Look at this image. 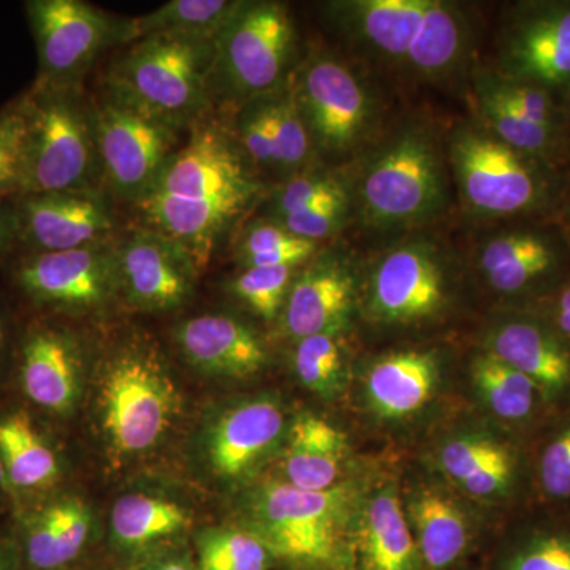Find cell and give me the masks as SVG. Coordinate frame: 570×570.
<instances>
[{"label": "cell", "instance_id": "obj_3", "mask_svg": "<svg viewBox=\"0 0 570 570\" xmlns=\"http://www.w3.org/2000/svg\"><path fill=\"white\" fill-rule=\"evenodd\" d=\"M449 164L464 205L485 219H551L564 181L554 165L499 140L485 127L463 126L449 142Z\"/></svg>", "mask_w": 570, "mask_h": 570}, {"label": "cell", "instance_id": "obj_49", "mask_svg": "<svg viewBox=\"0 0 570 570\" xmlns=\"http://www.w3.org/2000/svg\"><path fill=\"white\" fill-rule=\"evenodd\" d=\"M0 570H21L20 558L13 540L2 542L0 540Z\"/></svg>", "mask_w": 570, "mask_h": 570}, {"label": "cell", "instance_id": "obj_9", "mask_svg": "<svg viewBox=\"0 0 570 570\" xmlns=\"http://www.w3.org/2000/svg\"><path fill=\"white\" fill-rule=\"evenodd\" d=\"M175 382L151 352H122L105 371L102 423L116 452L151 449L178 414Z\"/></svg>", "mask_w": 570, "mask_h": 570}, {"label": "cell", "instance_id": "obj_2", "mask_svg": "<svg viewBox=\"0 0 570 570\" xmlns=\"http://www.w3.org/2000/svg\"><path fill=\"white\" fill-rule=\"evenodd\" d=\"M449 159L423 124H404L366 157L358 178L363 223L403 230L431 223L450 204Z\"/></svg>", "mask_w": 570, "mask_h": 570}, {"label": "cell", "instance_id": "obj_42", "mask_svg": "<svg viewBox=\"0 0 570 570\" xmlns=\"http://www.w3.org/2000/svg\"><path fill=\"white\" fill-rule=\"evenodd\" d=\"M26 118L20 100L0 111V200L20 195Z\"/></svg>", "mask_w": 570, "mask_h": 570}, {"label": "cell", "instance_id": "obj_1", "mask_svg": "<svg viewBox=\"0 0 570 570\" xmlns=\"http://www.w3.org/2000/svg\"><path fill=\"white\" fill-rule=\"evenodd\" d=\"M332 9L363 50L419 80L449 78L471 51V21L459 3L355 0L332 3Z\"/></svg>", "mask_w": 570, "mask_h": 570}, {"label": "cell", "instance_id": "obj_40", "mask_svg": "<svg viewBox=\"0 0 570 570\" xmlns=\"http://www.w3.org/2000/svg\"><path fill=\"white\" fill-rule=\"evenodd\" d=\"M294 273L291 266H249L232 281L230 291L257 316L273 321L284 309Z\"/></svg>", "mask_w": 570, "mask_h": 570}, {"label": "cell", "instance_id": "obj_34", "mask_svg": "<svg viewBox=\"0 0 570 570\" xmlns=\"http://www.w3.org/2000/svg\"><path fill=\"white\" fill-rule=\"evenodd\" d=\"M472 381L490 411L509 422L530 417L538 401L543 400L530 377L487 351L472 363Z\"/></svg>", "mask_w": 570, "mask_h": 570}, {"label": "cell", "instance_id": "obj_20", "mask_svg": "<svg viewBox=\"0 0 570 570\" xmlns=\"http://www.w3.org/2000/svg\"><path fill=\"white\" fill-rule=\"evenodd\" d=\"M257 195H232L208 200H184L163 194H148L137 202L145 227L167 236L204 268L217 243L232 224L246 212Z\"/></svg>", "mask_w": 570, "mask_h": 570}, {"label": "cell", "instance_id": "obj_45", "mask_svg": "<svg viewBox=\"0 0 570 570\" xmlns=\"http://www.w3.org/2000/svg\"><path fill=\"white\" fill-rule=\"evenodd\" d=\"M347 208L348 197L333 198V200L322 202V204L288 214L276 223L299 238L318 243L326 236L335 234L343 224Z\"/></svg>", "mask_w": 570, "mask_h": 570}, {"label": "cell", "instance_id": "obj_44", "mask_svg": "<svg viewBox=\"0 0 570 570\" xmlns=\"http://www.w3.org/2000/svg\"><path fill=\"white\" fill-rule=\"evenodd\" d=\"M504 570H570V531H542L512 550Z\"/></svg>", "mask_w": 570, "mask_h": 570}, {"label": "cell", "instance_id": "obj_22", "mask_svg": "<svg viewBox=\"0 0 570 570\" xmlns=\"http://www.w3.org/2000/svg\"><path fill=\"white\" fill-rule=\"evenodd\" d=\"M354 276L333 255L314 258L288 291L284 305V328L303 340L314 335H337L354 306Z\"/></svg>", "mask_w": 570, "mask_h": 570}, {"label": "cell", "instance_id": "obj_19", "mask_svg": "<svg viewBox=\"0 0 570 570\" xmlns=\"http://www.w3.org/2000/svg\"><path fill=\"white\" fill-rule=\"evenodd\" d=\"M487 352L530 377L543 401L570 390V343L549 318L532 314L504 318L487 336Z\"/></svg>", "mask_w": 570, "mask_h": 570}, {"label": "cell", "instance_id": "obj_50", "mask_svg": "<svg viewBox=\"0 0 570 570\" xmlns=\"http://www.w3.org/2000/svg\"><path fill=\"white\" fill-rule=\"evenodd\" d=\"M560 216L561 223L564 224L570 234V179L564 181V189H562Z\"/></svg>", "mask_w": 570, "mask_h": 570}, {"label": "cell", "instance_id": "obj_51", "mask_svg": "<svg viewBox=\"0 0 570 570\" xmlns=\"http://www.w3.org/2000/svg\"><path fill=\"white\" fill-rule=\"evenodd\" d=\"M146 570H197L190 562L184 560H167L154 564L153 568Z\"/></svg>", "mask_w": 570, "mask_h": 570}, {"label": "cell", "instance_id": "obj_48", "mask_svg": "<svg viewBox=\"0 0 570 570\" xmlns=\"http://www.w3.org/2000/svg\"><path fill=\"white\" fill-rule=\"evenodd\" d=\"M18 239L17 208L0 200V253Z\"/></svg>", "mask_w": 570, "mask_h": 570}, {"label": "cell", "instance_id": "obj_43", "mask_svg": "<svg viewBox=\"0 0 570 570\" xmlns=\"http://www.w3.org/2000/svg\"><path fill=\"white\" fill-rule=\"evenodd\" d=\"M236 141L249 163L277 168L275 132L266 96L249 100L239 112Z\"/></svg>", "mask_w": 570, "mask_h": 570}, {"label": "cell", "instance_id": "obj_5", "mask_svg": "<svg viewBox=\"0 0 570 570\" xmlns=\"http://www.w3.org/2000/svg\"><path fill=\"white\" fill-rule=\"evenodd\" d=\"M216 39L160 33L130 43L108 73V92L175 129L197 122L213 94Z\"/></svg>", "mask_w": 570, "mask_h": 570}, {"label": "cell", "instance_id": "obj_33", "mask_svg": "<svg viewBox=\"0 0 570 570\" xmlns=\"http://www.w3.org/2000/svg\"><path fill=\"white\" fill-rule=\"evenodd\" d=\"M187 523V513L178 504L146 494H126L118 499L111 512L112 534L126 549H141L170 538Z\"/></svg>", "mask_w": 570, "mask_h": 570}, {"label": "cell", "instance_id": "obj_14", "mask_svg": "<svg viewBox=\"0 0 570 570\" xmlns=\"http://www.w3.org/2000/svg\"><path fill=\"white\" fill-rule=\"evenodd\" d=\"M558 220L531 219L501 228L479 246L478 265L502 295L557 288L569 279L570 234Z\"/></svg>", "mask_w": 570, "mask_h": 570}, {"label": "cell", "instance_id": "obj_38", "mask_svg": "<svg viewBox=\"0 0 570 570\" xmlns=\"http://www.w3.org/2000/svg\"><path fill=\"white\" fill-rule=\"evenodd\" d=\"M266 100L275 132L277 170L296 175L309 159L313 145L302 115L296 108L291 86L284 91L277 89L275 96L268 94Z\"/></svg>", "mask_w": 570, "mask_h": 570}, {"label": "cell", "instance_id": "obj_32", "mask_svg": "<svg viewBox=\"0 0 570 570\" xmlns=\"http://www.w3.org/2000/svg\"><path fill=\"white\" fill-rule=\"evenodd\" d=\"M238 6L236 0H174L145 17L119 22L116 43L130 45L160 33L216 39Z\"/></svg>", "mask_w": 570, "mask_h": 570}, {"label": "cell", "instance_id": "obj_41", "mask_svg": "<svg viewBox=\"0 0 570 570\" xmlns=\"http://www.w3.org/2000/svg\"><path fill=\"white\" fill-rule=\"evenodd\" d=\"M348 197L346 186L326 171H298L273 194L268 216L279 220L288 214L333 198Z\"/></svg>", "mask_w": 570, "mask_h": 570}, {"label": "cell", "instance_id": "obj_37", "mask_svg": "<svg viewBox=\"0 0 570 570\" xmlns=\"http://www.w3.org/2000/svg\"><path fill=\"white\" fill-rule=\"evenodd\" d=\"M272 551L246 531H209L198 539L200 570H268Z\"/></svg>", "mask_w": 570, "mask_h": 570}, {"label": "cell", "instance_id": "obj_29", "mask_svg": "<svg viewBox=\"0 0 570 570\" xmlns=\"http://www.w3.org/2000/svg\"><path fill=\"white\" fill-rule=\"evenodd\" d=\"M346 455V436L337 428L316 415H299L288 434L285 450L287 482L306 491L333 489Z\"/></svg>", "mask_w": 570, "mask_h": 570}, {"label": "cell", "instance_id": "obj_25", "mask_svg": "<svg viewBox=\"0 0 570 570\" xmlns=\"http://www.w3.org/2000/svg\"><path fill=\"white\" fill-rule=\"evenodd\" d=\"M362 570H423L422 557L406 513L393 487L360 505L352 554Z\"/></svg>", "mask_w": 570, "mask_h": 570}, {"label": "cell", "instance_id": "obj_17", "mask_svg": "<svg viewBox=\"0 0 570 570\" xmlns=\"http://www.w3.org/2000/svg\"><path fill=\"white\" fill-rule=\"evenodd\" d=\"M18 242L29 253H62L107 243L115 228L110 206L94 189L18 197Z\"/></svg>", "mask_w": 570, "mask_h": 570}, {"label": "cell", "instance_id": "obj_46", "mask_svg": "<svg viewBox=\"0 0 570 570\" xmlns=\"http://www.w3.org/2000/svg\"><path fill=\"white\" fill-rule=\"evenodd\" d=\"M539 480L547 497L570 499V423L543 449Z\"/></svg>", "mask_w": 570, "mask_h": 570}, {"label": "cell", "instance_id": "obj_36", "mask_svg": "<svg viewBox=\"0 0 570 570\" xmlns=\"http://www.w3.org/2000/svg\"><path fill=\"white\" fill-rule=\"evenodd\" d=\"M475 89L489 94L528 121L569 132L570 122L562 110L560 99L539 86L510 80L494 71L485 77H479Z\"/></svg>", "mask_w": 570, "mask_h": 570}, {"label": "cell", "instance_id": "obj_53", "mask_svg": "<svg viewBox=\"0 0 570 570\" xmlns=\"http://www.w3.org/2000/svg\"><path fill=\"white\" fill-rule=\"evenodd\" d=\"M2 499H13L9 483H7L6 471H3L2 461H0V501Z\"/></svg>", "mask_w": 570, "mask_h": 570}, {"label": "cell", "instance_id": "obj_10", "mask_svg": "<svg viewBox=\"0 0 570 570\" xmlns=\"http://www.w3.org/2000/svg\"><path fill=\"white\" fill-rule=\"evenodd\" d=\"M311 145L330 157L354 153L370 137L376 104L346 62L316 55L296 71L291 85Z\"/></svg>", "mask_w": 570, "mask_h": 570}, {"label": "cell", "instance_id": "obj_30", "mask_svg": "<svg viewBox=\"0 0 570 570\" xmlns=\"http://www.w3.org/2000/svg\"><path fill=\"white\" fill-rule=\"evenodd\" d=\"M439 461L445 474L475 498L502 497L515 479L512 452L490 438L452 439L442 448Z\"/></svg>", "mask_w": 570, "mask_h": 570}, {"label": "cell", "instance_id": "obj_28", "mask_svg": "<svg viewBox=\"0 0 570 570\" xmlns=\"http://www.w3.org/2000/svg\"><path fill=\"white\" fill-rule=\"evenodd\" d=\"M439 382L433 352L404 351L382 356L366 376L371 406L381 417L403 419L425 406Z\"/></svg>", "mask_w": 570, "mask_h": 570}, {"label": "cell", "instance_id": "obj_26", "mask_svg": "<svg viewBox=\"0 0 570 570\" xmlns=\"http://www.w3.org/2000/svg\"><path fill=\"white\" fill-rule=\"evenodd\" d=\"M284 414L269 400H255L228 411L209 439V460L224 478H239L279 441Z\"/></svg>", "mask_w": 570, "mask_h": 570}, {"label": "cell", "instance_id": "obj_24", "mask_svg": "<svg viewBox=\"0 0 570 570\" xmlns=\"http://www.w3.org/2000/svg\"><path fill=\"white\" fill-rule=\"evenodd\" d=\"M176 340L194 366L217 376L249 377L266 365V351L257 333L223 314L184 322Z\"/></svg>", "mask_w": 570, "mask_h": 570}, {"label": "cell", "instance_id": "obj_16", "mask_svg": "<svg viewBox=\"0 0 570 570\" xmlns=\"http://www.w3.org/2000/svg\"><path fill=\"white\" fill-rule=\"evenodd\" d=\"M184 200L257 195L258 184L236 138L219 126L194 129L193 138L165 165L149 194Z\"/></svg>", "mask_w": 570, "mask_h": 570}, {"label": "cell", "instance_id": "obj_6", "mask_svg": "<svg viewBox=\"0 0 570 570\" xmlns=\"http://www.w3.org/2000/svg\"><path fill=\"white\" fill-rule=\"evenodd\" d=\"M20 104L26 118L20 195L92 189L100 165L92 104L80 86L33 85Z\"/></svg>", "mask_w": 570, "mask_h": 570}, {"label": "cell", "instance_id": "obj_7", "mask_svg": "<svg viewBox=\"0 0 570 570\" xmlns=\"http://www.w3.org/2000/svg\"><path fill=\"white\" fill-rule=\"evenodd\" d=\"M295 29L283 3L239 2L217 33L213 86L249 100L279 89L294 50Z\"/></svg>", "mask_w": 570, "mask_h": 570}, {"label": "cell", "instance_id": "obj_18", "mask_svg": "<svg viewBox=\"0 0 570 570\" xmlns=\"http://www.w3.org/2000/svg\"><path fill=\"white\" fill-rule=\"evenodd\" d=\"M112 246L116 279L134 305L167 311L189 296L200 268L167 236L140 225Z\"/></svg>", "mask_w": 570, "mask_h": 570}, {"label": "cell", "instance_id": "obj_21", "mask_svg": "<svg viewBox=\"0 0 570 570\" xmlns=\"http://www.w3.org/2000/svg\"><path fill=\"white\" fill-rule=\"evenodd\" d=\"M18 381L32 406L69 414L80 392V358L71 337L48 324L29 330L21 341Z\"/></svg>", "mask_w": 570, "mask_h": 570}, {"label": "cell", "instance_id": "obj_15", "mask_svg": "<svg viewBox=\"0 0 570 570\" xmlns=\"http://www.w3.org/2000/svg\"><path fill=\"white\" fill-rule=\"evenodd\" d=\"M14 281L33 305L94 309L118 285L115 246L107 242L62 253H29L18 262Z\"/></svg>", "mask_w": 570, "mask_h": 570}, {"label": "cell", "instance_id": "obj_39", "mask_svg": "<svg viewBox=\"0 0 570 570\" xmlns=\"http://www.w3.org/2000/svg\"><path fill=\"white\" fill-rule=\"evenodd\" d=\"M295 371L311 392L322 396L335 395L343 381V352L337 335L303 337L296 344Z\"/></svg>", "mask_w": 570, "mask_h": 570}, {"label": "cell", "instance_id": "obj_12", "mask_svg": "<svg viewBox=\"0 0 570 570\" xmlns=\"http://www.w3.org/2000/svg\"><path fill=\"white\" fill-rule=\"evenodd\" d=\"M498 51L499 75L560 99L570 85V0L513 7L499 33Z\"/></svg>", "mask_w": 570, "mask_h": 570}, {"label": "cell", "instance_id": "obj_8", "mask_svg": "<svg viewBox=\"0 0 570 570\" xmlns=\"http://www.w3.org/2000/svg\"><path fill=\"white\" fill-rule=\"evenodd\" d=\"M100 175L108 189L137 204L146 197L178 149V129L107 92L92 104Z\"/></svg>", "mask_w": 570, "mask_h": 570}, {"label": "cell", "instance_id": "obj_23", "mask_svg": "<svg viewBox=\"0 0 570 570\" xmlns=\"http://www.w3.org/2000/svg\"><path fill=\"white\" fill-rule=\"evenodd\" d=\"M88 508L75 498H55L22 513L14 538L21 570H63L80 557L91 534Z\"/></svg>", "mask_w": 570, "mask_h": 570}, {"label": "cell", "instance_id": "obj_13", "mask_svg": "<svg viewBox=\"0 0 570 570\" xmlns=\"http://www.w3.org/2000/svg\"><path fill=\"white\" fill-rule=\"evenodd\" d=\"M37 55L36 86H80L97 56L118 41V26L81 0H29L24 3Z\"/></svg>", "mask_w": 570, "mask_h": 570}, {"label": "cell", "instance_id": "obj_11", "mask_svg": "<svg viewBox=\"0 0 570 570\" xmlns=\"http://www.w3.org/2000/svg\"><path fill=\"white\" fill-rule=\"evenodd\" d=\"M449 275L444 246L428 238L397 243L371 272V316L387 325H414L436 317L449 303Z\"/></svg>", "mask_w": 570, "mask_h": 570}, {"label": "cell", "instance_id": "obj_35", "mask_svg": "<svg viewBox=\"0 0 570 570\" xmlns=\"http://www.w3.org/2000/svg\"><path fill=\"white\" fill-rule=\"evenodd\" d=\"M236 250L245 268L249 266H296L316 254L317 243L299 238L276 220H255L239 236Z\"/></svg>", "mask_w": 570, "mask_h": 570}, {"label": "cell", "instance_id": "obj_47", "mask_svg": "<svg viewBox=\"0 0 570 570\" xmlns=\"http://www.w3.org/2000/svg\"><path fill=\"white\" fill-rule=\"evenodd\" d=\"M550 316L547 317L550 324L564 336L570 343V277L560 287L553 291Z\"/></svg>", "mask_w": 570, "mask_h": 570}, {"label": "cell", "instance_id": "obj_52", "mask_svg": "<svg viewBox=\"0 0 570 570\" xmlns=\"http://www.w3.org/2000/svg\"><path fill=\"white\" fill-rule=\"evenodd\" d=\"M7 343H9V324L0 311V360H2L3 352H6Z\"/></svg>", "mask_w": 570, "mask_h": 570}, {"label": "cell", "instance_id": "obj_27", "mask_svg": "<svg viewBox=\"0 0 570 570\" xmlns=\"http://www.w3.org/2000/svg\"><path fill=\"white\" fill-rule=\"evenodd\" d=\"M0 461L13 499L40 497L61 479V461L50 439L22 407L0 414Z\"/></svg>", "mask_w": 570, "mask_h": 570}, {"label": "cell", "instance_id": "obj_31", "mask_svg": "<svg viewBox=\"0 0 570 570\" xmlns=\"http://www.w3.org/2000/svg\"><path fill=\"white\" fill-rule=\"evenodd\" d=\"M407 517L425 569L448 570L463 557L468 523L450 499L436 491H420L409 499Z\"/></svg>", "mask_w": 570, "mask_h": 570}, {"label": "cell", "instance_id": "obj_4", "mask_svg": "<svg viewBox=\"0 0 570 570\" xmlns=\"http://www.w3.org/2000/svg\"><path fill=\"white\" fill-rule=\"evenodd\" d=\"M358 490L337 483L325 491L269 482L249 504L253 534L273 557L309 569H344L351 561Z\"/></svg>", "mask_w": 570, "mask_h": 570}]
</instances>
